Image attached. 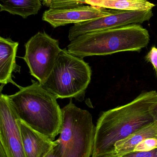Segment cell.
<instances>
[{
	"instance_id": "6da1fadb",
	"label": "cell",
	"mask_w": 157,
	"mask_h": 157,
	"mask_svg": "<svg viewBox=\"0 0 157 157\" xmlns=\"http://www.w3.org/2000/svg\"><path fill=\"white\" fill-rule=\"evenodd\" d=\"M157 101L156 90L143 91L131 102L102 112L96 126L92 157L114 155L117 142L154 122L150 108Z\"/></svg>"
},
{
	"instance_id": "7a4b0ae2",
	"label": "cell",
	"mask_w": 157,
	"mask_h": 157,
	"mask_svg": "<svg viewBox=\"0 0 157 157\" xmlns=\"http://www.w3.org/2000/svg\"><path fill=\"white\" fill-rule=\"evenodd\" d=\"M8 98L20 120L36 132L53 141L60 134L62 109L57 99L38 81L22 87Z\"/></svg>"
},
{
	"instance_id": "3957f363",
	"label": "cell",
	"mask_w": 157,
	"mask_h": 157,
	"mask_svg": "<svg viewBox=\"0 0 157 157\" xmlns=\"http://www.w3.org/2000/svg\"><path fill=\"white\" fill-rule=\"evenodd\" d=\"M150 41L148 30L140 24L99 30L79 36L70 41L68 52L84 59L124 52H140Z\"/></svg>"
},
{
	"instance_id": "277c9868",
	"label": "cell",
	"mask_w": 157,
	"mask_h": 157,
	"mask_svg": "<svg viewBox=\"0 0 157 157\" xmlns=\"http://www.w3.org/2000/svg\"><path fill=\"white\" fill-rule=\"evenodd\" d=\"M62 112L61 130L56 140L61 157H92L96 134L92 114L77 107L72 99Z\"/></svg>"
},
{
	"instance_id": "5b68a950",
	"label": "cell",
	"mask_w": 157,
	"mask_h": 157,
	"mask_svg": "<svg viewBox=\"0 0 157 157\" xmlns=\"http://www.w3.org/2000/svg\"><path fill=\"white\" fill-rule=\"evenodd\" d=\"M92 76V70L83 59L62 49L43 86L57 99L83 101Z\"/></svg>"
},
{
	"instance_id": "8992f818",
	"label": "cell",
	"mask_w": 157,
	"mask_h": 157,
	"mask_svg": "<svg viewBox=\"0 0 157 157\" xmlns=\"http://www.w3.org/2000/svg\"><path fill=\"white\" fill-rule=\"evenodd\" d=\"M25 46L26 52L23 59L28 66L30 75L43 86L61 51L59 40L44 31L31 37Z\"/></svg>"
},
{
	"instance_id": "52a82bcc",
	"label": "cell",
	"mask_w": 157,
	"mask_h": 157,
	"mask_svg": "<svg viewBox=\"0 0 157 157\" xmlns=\"http://www.w3.org/2000/svg\"><path fill=\"white\" fill-rule=\"evenodd\" d=\"M154 16L152 10L123 11L116 10L109 15L74 25L70 28L68 39L70 41L76 38L95 31L119 27L132 24H142Z\"/></svg>"
},
{
	"instance_id": "ba28073f",
	"label": "cell",
	"mask_w": 157,
	"mask_h": 157,
	"mask_svg": "<svg viewBox=\"0 0 157 157\" xmlns=\"http://www.w3.org/2000/svg\"><path fill=\"white\" fill-rule=\"evenodd\" d=\"M21 120L12 106L8 95L0 97V145L6 157H26L21 138Z\"/></svg>"
},
{
	"instance_id": "9c48e42d",
	"label": "cell",
	"mask_w": 157,
	"mask_h": 157,
	"mask_svg": "<svg viewBox=\"0 0 157 157\" xmlns=\"http://www.w3.org/2000/svg\"><path fill=\"white\" fill-rule=\"evenodd\" d=\"M116 11L85 5L61 9L49 8L43 13L42 19L56 28L69 24L74 25L107 16Z\"/></svg>"
},
{
	"instance_id": "30bf717a",
	"label": "cell",
	"mask_w": 157,
	"mask_h": 157,
	"mask_svg": "<svg viewBox=\"0 0 157 157\" xmlns=\"http://www.w3.org/2000/svg\"><path fill=\"white\" fill-rule=\"evenodd\" d=\"M20 128L26 157H44L58 144L21 121Z\"/></svg>"
},
{
	"instance_id": "8fae6325",
	"label": "cell",
	"mask_w": 157,
	"mask_h": 157,
	"mask_svg": "<svg viewBox=\"0 0 157 157\" xmlns=\"http://www.w3.org/2000/svg\"><path fill=\"white\" fill-rule=\"evenodd\" d=\"M19 43L10 39L0 37V83L1 90L5 85L11 83L20 89L13 80V72L18 67L16 62L17 52Z\"/></svg>"
},
{
	"instance_id": "7c38bea8",
	"label": "cell",
	"mask_w": 157,
	"mask_h": 157,
	"mask_svg": "<svg viewBox=\"0 0 157 157\" xmlns=\"http://www.w3.org/2000/svg\"><path fill=\"white\" fill-rule=\"evenodd\" d=\"M157 136V122L139 129L125 139L118 141L114 145V155L120 157L133 152L135 147L143 140Z\"/></svg>"
},
{
	"instance_id": "4fadbf2b",
	"label": "cell",
	"mask_w": 157,
	"mask_h": 157,
	"mask_svg": "<svg viewBox=\"0 0 157 157\" xmlns=\"http://www.w3.org/2000/svg\"><path fill=\"white\" fill-rule=\"evenodd\" d=\"M85 3L100 8L129 11L152 10L156 6L147 0H87Z\"/></svg>"
},
{
	"instance_id": "5bb4252c",
	"label": "cell",
	"mask_w": 157,
	"mask_h": 157,
	"mask_svg": "<svg viewBox=\"0 0 157 157\" xmlns=\"http://www.w3.org/2000/svg\"><path fill=\"white\" fill-rule=\"evenodd\" d=\"M41 2V0H0V10L26 18L38 13L42 6Z\"/></svg>"
},
{
	"instance_id": "9a60e30c",
	"label": "cell",
	"mask_w": 157,
	"mask_h": 157,
	"mask_svg": "<svg viewBox=\"0 0 157 157\" xmlns=\"http://www.w3.org/2000/svg\"><path fill=\"white\" fill-rule=\"evenodd\" d=\"M87 0H52L49 8L51 9H61L76 7L86 5Z\"/></svg>"
},
{
	"instance_id": "2e32d148",
	"label": "cell",
	"mask_w": 157,
	"mask_h": 157,
	"mask_svg": "<svg viewBox=\"0 0 157 157\" xmlns=\"http://www.w3.org/2000/svg\"><path fill=\"white\" fill-rule=\"evenodd\" d=\"M157 148V136L143 140L138 144L134 149L133 152H144L151 151Z\"/></svg>"
},
{
	"instance_id": "e0dca14e",
	"label": "cell",
	"mask_w": 157,
	"mask_h": 157,
	"mask_svg": "<svg viewBox=\"0 0 157 157\" xmlns=\"http://www.w3.org/2000/svg\"><path fill=\"white\" fill-rule=\"evenodd\" d=\"M145 60L150 63L153 65V68L157 76V48L155 46L152 47L149 52L145 57Z\"/></svg>"
},
{
	"instance_id": "ac0fdd59",
	"label": "cell",
	"mask_w": 157,
	"mask_h": 157,
	"mask_svg": "<svg viewBox=\"0 0 157 157\" xmlns=\"http://www.w3.org/2000/svg\"><path fill=\"white\" fill-rule=\"evenodd\" d=\"M120 157H157V148L151 151L133 152Z\"/></svg>"
},
{
	"instance_id": "d6986e66",
	"label": "cell",
	"mask_w": 157,
	"mask_h": 157,
	"mask_svg": "<svg viewBox=\"0 0 157 157\" xmlns=\"http://www.w3.org/2000/svg\"><path fill=\"white\" fill-rule=\"evenodd\" d=\"M44 157H61V152L58 144L54 147Z\"/></svg>"
},
{
	"instance_id": "ffe728a7",
	"label": "cell",
	"mask_w": 157,
	"mask_h": 157,
	"mask_svg": "<svg viewBox=\"0 0 157 157\" xmlns=\"http://www.w3.org/2000/svg\"><path fill=\"white\" fill-rule=\"evenodd\" d=\"M150 112L154 122H157V101L150 107Z\"/></svg>"
},
{
	"instance_id": "44dd1931",
	"label": "cell",
	"mask_w": 157,
	"mask_h": 157,
	"mask_svg": "<svg viewBox=\"0 0 157 157\" xmlns=\"http://www.w3.org/2000/svg\"><path fill=\"white\" fill-rule=\"evenodd\" d=\"M41 1L43 5L49 8L51 4L52 0H41Z\"/></svg>"
},
{
	"instance_id": "7402d4cb",
	"label": "cell",
	"mask_w": 157,
	"mask_h": 157,
	"mask_svg": "<svg viewBox=\"0 0 157 157\" xmlns=\"http://www.w3.org/2000/svg\"><path fill=\"white\" fill-rule=\"evenodd\" d=\"M0 157H6L2 147L0 145Z\"/></svg>"
},
{
	"instance_id": "603a6c76",
	"label": "cell",
	"mask_w": 157,
	"mask_h": 157,
	"mask_svg": "<svg viewBox=\"0 0 157 157\" xmlns=\"http://www.w3.org/2000/svg\"><path fill=\"white\" fill-rule=\"evenodd\" d=\"M99 157H117V156L115 155H107V156H105Z\"/></svg>"
}]
</instances>
